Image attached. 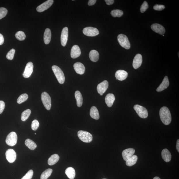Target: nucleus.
<instances>
[{
	"label": "nucleus",
	"instance_id": "nucleus-1",
	"mask_svg": "<svg viewBox=\"0 0 179 179\" xmlns=\"http://www.w3.org/2000/svg\"><path fill=\"white\" fill-rule=\"evenodd\" d=\"M159 116L163 123L165 125L169 124L171 122L172 116L169 109L167 107L161 108L159 111Z\"/></svg>",
	"mask_w": 179,
	"mask_h": 179
},
{
	"label": "nucleus",
	"instance_id": "nucleus-2",
	"mask_svg": "<svg viewBox=\"0 0 179 179\" xmlns=\"http://www.w3.org/2000/svg\"><path fill=\"white\" fill-rule=\"evenodd\" d=\"M52 69L59 82L60 84H63L65 80V77L61 69L56 66H53L52 67Z\"/></svg>",
	"mask_w": 179,
	"mask_h": 179
},
{
	"label": "nucleus",
	"instance_id": "nucleus-3",
	"mask_svg": "<svg viewBox=\"0 0 179 179\" xmlns=\"http://www.w3.org/2000/svg\"><path fill=\"white\" fill-rule=\"evenodd\" d=\"M78 136L80 139L85 143H90L93 140L92 135L87 131L80 130L78 132Z\"/></svg>",
	"mask_w": 179,
	"mask_h": 179
},
{
	"label": "nucleus",
	"instance_id": "nucleus-4",
	"mask_svg": "<svg viewBox=\"0 0 179 179\" xmlns=\"http://www.w3.org/2000/svg\"><path fill=\"white\" fill-rule=\"evenodd\" d=\"M118 40L120 46L124 48L128 49L130 48V44L128 39L125 34H120L118 36Z\"/></svg>",
	"mask_w": 179,
	"mask_h": 179
},
{
	"label": "nucleus",
	"instance_id": "nucleus-5",
	"mask_svg": "<svg viewBox=\"0 0 179 179\" xmlns=\"http://www.w3.org/2000/svg\"><path fill=\"white\" fill-rule=\"evenodd\" d=\"M134 109L140 118H147L148 112L145 107L138 105H136L134 107Z\"/></svg>",
	"mask_w": 179,
	"mask_h": 179
},
{
	"label": "nucleus",
	"instance_id": "nucleus-6",
	"mask_svg": "<svg viewBox=\"0 0 179 179\" xmlns=\"http://www.w3.org/2000/svg\"><path fill=\"white\" fill-rule=\"evenodd\" d=\"M41 99L45 107L47 110L49 111L51 109V106L50 96L47 92H44L41 95Z\"/></svg>",
	"mask_w": 179,
	"mask_h": 179
},
{
	"label": "nucleus",
	"instance_id": "nucleus-7",
	"mask_svg": "<svg viewBox=\"0 0 179 179\" xmlns=\"http://www.w3.org/2000/svg\"><path fill=\"white\" fill-rule=\"evenodd\" d=\"M17 139L18 138L16 132H12L8 134L6 137V143L9 146H14L17 144Z\"/></svg>",
	"mask_w": 179,
	"mask_h": 179
},
{
	"label": "nucleus",
	"instance_id": "nucleus-8",
	"mask_svg": "<svg viewBox=\"0 0 179 179\" xmlns=\"http://www.w3.org/2000/svg\"><path fill=\"white\" fill-rule=\"evenodd\" d=\"M83 32L85 35L89 36H96L99 34L98 29L92 27H87L84 28L83 29Z\"/></svg>",
	"mask_w": 179,
	"mask_h": 179
},
{
	"label": "nucleus",
	"instance_id": "nucleus-9",
	"mask_svg": "<svg viewBox=\"0 0 179 179\" xmlns=\"http://www.w3.org/2000/svg\"><path fill=\"white\" fill-rule=\"evenodd\" d=\"M6 159L9 162L13 163L16 159V154L15 151L12 149H9L6 151L5 153Z\"/></svg>",
	"mask_w": 179,
	"mask_h": 179
},
{
	"label": "nucleus",
	"instance_id": "nucleus-10",
	"mask_svg": "<svg viewBox=\"0 0 179 179\" xmlns=\"http://www.w3.org/2000/svg\"><path fill=\"white\" fill-rule=\"evenodd\" d=\"M34 66L33 63L31 62H28L24 72L23 75L25 78H28L33 73Z\"/></svg>",
	"mask_w": 179,
	"mask_h": 179
},
{
	"label": "nucleus",
	"instance_id": "nucleus-11",
	"mask_svg": "<svg viewBox=\"0 0 179 179\" xmlns=\"http://www.w3.org/2000/svg\"><path fill=\"white\" fill-rule=\"evenodd\" d=\"M53 0H48L44 2L36 8V10L39 12H41L48 9L53 5Z\"/></svg>",
	"mask_w": 179,
	"mask_h": 179
},
{
	"label": "nucleus",
	"instance_id": "nucleus-12",
	"mask_svg": "<svg viewBox=\"0 0 179 179\" xmlns=\"http://www.w3.org/2000/svg\"><path fill=\"white\" fill-rule=\"evenodd\" d=\"M68 36V27H65L62 29L61 35V43L62 46L65 47L67 43Z\"/></svg>",
	"mask_w": 179,
	"mask_h": 179
},
{
	"label": "nucleus",
	"instance_id": "nucleus-13",
	"mask_svg": "<svg viewBox=\"0 0 179 179\" xmlns=\"http://www.w3.org/2000/svg\"><path fill=\"white\" fill-rule=\"evenodd\" d=\"M109 87V83L107 80L103 81L101 83L99 84L97 87V90L98 93L103 94L106 92Z\"/></svg>",
	"mask_w": 179,
	"mask_h": 179
},
{
	"label": "nucleus",
	"instance_id": "nucleus-14",
	"mask_svg": "<svg viewBox=\"0 0 179 179\" xmlns=\"http://www.w3.org/2000/svg\"><path fill=\"white\" fill-rule=\"evenodd\" d=\"M135 153V150L133 148H130L125 149L122 152L123 158L125 161H126L133 156Z\"/></svg>",
	"mask_w": 179,
	"mask_h": 179
},
{
	"label": "nucleus",
	"instance_id": "nucleus-15",
	"mask_svg": "<svg viewBox=\"0 0 179 179\" xmlns=\"http://www.w3.org/2000/svg\"><path fill=\"white\" fill-rule=\"evenodd\" d=\"M152 30L157 33L163 35L165 33V29L163 26L158 24L155 23L151 26Z\"/></svg>",
	"mask_w": 179,
	"mask_h": 179
},
{
	"label": "nucleus",
	"instance_id": "nucleus-16",
	"mask_svg": "<svg viewBox=\"0 0 179 179\" xmlns=\"http://www.w3.org/2000/svg\"><path fill=\"white\" fill-rule=\"evenodd\" d=\"M81 54L80 48L77 45H75L72 47L71 51V57L72 59L78 57Z\"/></svg>",
	"mask_w": 179,
	"mask_h": 179
},
{
	"label": "nucleus",
	"instance_id": "nucleus-17",
	"mask_svg": "<svg viewBox=\"0 0 179 179\" xmlns=\"http://www.w3.org/2000/svg\"><path fill=\"white\" fill-rule=\"evenodd\" d=\"M76 72L80 75L83 74L85 72V68L84 65L81 62H77L73 66Z\"/></svg>",
	"mask_w": 179,
	"mask_h": 179
},
{
	"label": "nucleus",
	"instance_id": "nucleus-18",
	"mask_svg": "<svg viewBox=\"0 0 179 179\" xmlns=\"http://www.w3.org/2000/svg\"><path fill=\"white\" fill-rule=\"evenodd\" d=\"M128 76V73L126 71L120 70L117 71L116 73L115 77L116 79L122 81L126 79Z\"/></svg>",
	"mask_w": 179,
	"mask_h": 179
},
{
	"label": "nucleus",
	"instance_id": "nucleus-19",
	"mask_svg": "<svg viewBox=\"0 0 179 179\" xmlns=\"http://www.w3.org/2000/svg\"><path fill=\"white\" fill-rule=\"evenodd\" d=\"M142 62V57L141 55L137 54L135 55L133 62V66L134 68L137 69L141 65Z\"/></svg>",
	"mask_w": 179,
	"mask_h": 179
},
{
	"label": "nucleus",
	"instance_id": "nucleus-20",
	"mask_svg": "<svg viewBox=\"0 0 179 179\" xmlns=\"http://www.w3.org/2000/svg\"><path fill=\"white\" fill-rule=\"evenodd\" d=\"M169 85V82L168 77L166 76L164 78L162 82L157 88V91L158 92L163 91V90L166 89Z\"/></svg>",
	"mask_w": 179,
	"mask_h": 179
},
{
	"label": "nucleus",
	"instance_id": "nucleus-21",
	"mask_svg": "<svg viewBox=\"0 0 179 179\" xmlns=\"http://www.w3.org/2000/svg\"><path fill=\"white\" fill-rule=\"evenodd\" d=\"M115 100V96L113 94H109L107 95L105 99V103L109 107H112Z\"/></svg>",
	"mask_w": 179,
	"mask_h": 179
},
{
	"label": "nucleus",
	"instance_id": "nucleus-22",
	"mask_svg": "<svg viewBox=\"0 0 179 179\" xmlns=\"http://www.w3.org/2000/svg\"><path fill=\"white\" fill-rule=\"evenodd\" d=\"M161 156L165 162H169L171 161L172 155L170 152L167 149H163L161 152Z\"/></svg>",
	"mask_w": 179,
	"mask_h": 179
},
{
	"label": "nucleus",
	"instance_id": "nucleus-23",
	"mask_svg": "<svg viewBox=\"0 0 179 179\" xmlns=\"http://www.w3.org/2000/svg\"><path fill=\"white\" fill-rule=\"evenodd\" d=\"M51 36V31L50 29L47 28L45 30L44 36V40L45 44L47 45L50 42Z\"/></svg>",
	"mask_w": 179,
	"mask_h": 179
},
{
	"label": "nucleus",
	"instance_id": "nucleus-24",
	"mask_svg": "<svg viewBox=\"0 0 179 179\" xmlns=\"http://www.w3.org/2000/svg\"><path fill=\"white\" fill-rule=\"evenodd\" d=\"M90 115L93 119L98 120L100 118L99 112L97 108L95 106H93L90 111Z\"/></svg>",
	"mask_w": 179,
	"mask_h": 179
},
{
	"label": "nucleus",
	"instance_id": "nucleus-25",
	"mask_svg": "<svg viewBox=\"0 0 179 179\" xmlns=\"http://www.w3.org/2000/svg\"><path fill=\"white\" fill-rule=\"evenodd\" d=\"M89 57L92 61L96 62L98 61L99 57V54L98 51L95 50H92L90 51Z\"/></svg>",
	"mask_w": 179,
	"mask_h": 179
},
{
	"label": "nucleus",
	"instance_id": "nucleus-26",
	"mask_svg": "<svg viewBox=\"0 0 179 179\" xmlns=\"http://www.w3.org/2000/svg\"><path fill=\"white\" fill-rule=\"evenodd\" d=\"M65 173L66 176L70 179H74L76 175L74 169L72 167L67 168L66 170Z\"/></svg>",
	"mask_w": 179,
	"mask_h": 179
},
{
	"label": "nucleus",
	"instance_id": "nucleus-27",
	"mask_svg": "<svg viewBox=\"0 0 179 179\" xmlns=\"http://www.w3.org/2000/svg\"><path fill=\"white\" fill-rule=\"evenodd\" d=\"M75 96L77 101V105L79 107H81L83 103V98L80 92L77 91L75 92Z\"/></svg>",
	"mask_w": 179,
	"mask_h": 179
},
{
	"label": "nucleus",
	"instance_id": "nucleus-28",
	"mask_svg": "<svg viewBox=\"0 0 179 179\" xmlns=\"http://www.w3.org/2000/svg\"><path fill=\"white\" fill-rule=\"evenodd\" d=\"M59 157L57 154H53L51 156L48 160V163L49 165H52L55 164L59 161Z\"/></svg>",
	"mask_w": 179,
	"mask_h": 179
},
{
	"label": "nucleus",
	"instance_id": "nucleus-29",
	"mask_svg": "<svg viewBox=\"0 0 179 179\" xmlns=\"http://www.w3.org/2000/svg\"><path fill=\"white\" fill-rule=\"evenodd\" d=\"M25 144L30 149L32 150L35 149L37 147V145H36L35 142L29 139H28L26 140Z\"/></svg>",
	"mask_w": 179,
	"mask_h": 179
},
{
	"label": "nucleus",
	"instance_id": "nucleus-30",
	"mask_svg": "<svg viewBox=\"0 0 179 179\" xmlns=\"http://www.w3.org/2000/svg\"><path fill=\"white\" fill-rule=\"evenodd\" d=\"M138 160V157L136 155H134L126 161V165L128 167H131L134 165L136 163Z\"/></svg>",
	"mask_w": 179,
	"mask_h": 179
},
{
	"label": "nucleus",
	"instance_id": "nucleus-31",
	"mask_svg": "<svg viewBox=\"0 0 179 179\" xmlns=\"http://www.w3.org/2000/svg\"><path fill=\"white\" fill-rule=\"evenodd\" d=\"M53 172V170L47 169L43 172L41 176V179H47L51 176Z\"/></svg>",
	"mask_w": 179,
	"mask_h": 179
},
{
	"label": "nucleus",
	"instance_id": "nucleus-32",
	"mask_svg": "<svg viewBox=\"0 0 179 179\" xmlns=\"http://www.w3.org/2000/svg\"><path fill=\"white\" fill-rule=\"evenodd\" d=\"M31 111L30 109H27L24 111L22 113L21 116V120L23 122L25 121L29 118L30 115H31Z\"/></svg>",
	"mask_w": 179,
	"mask_h": 179
},
{
	"label": "nucleus",
	"instance_id": "nucleus-33",
	"mask_svg": "<svg viewBox=\"0 0 179 179\" xmlns=\"http://www.w3.org/2000/svg\"><path fill=\"white\" fill-rule=\"evenodd\" d=\"M28 98V96L27 94H22L17 99V102L18 104H21V103L26 101Z\"/></svg>",
	"mask_w": 179,
	"mask_h": 179
},
{
	"label": "nucleus",
	"instance_id": "nucleus-34",
	"mask_svg": "<svg viewBox=\"0 0 179 179\" xmlns=\"http://www.w3.org/2000/svg\"><path fill=\"white\" fill-rule=\"evenodd\" d=\"M123 14V12L122 10L118 9L113 10L111 12L112 16L114 17H121Z\"/></svg>",
	"mask_w": 179,
	"mask_h": 179
},
{
	"label": "nucleus",
	"instance_id": "nucleus-35",
	"mask_svg": "<svg viewBox=\"0 0 179 179\" xmlns=\"http://www.w3.org/2000/svg\"><path fill=\"white\" fill-rule=\"evenodd\" d=\"M26 36L24 32L22 31L17 32L16 34V37L17 39L20 41L24 40L25 39Z\"/></svg>",
	"mask_w": 179,
	"mask_h": 179
},
{
	"label": "nucleus",
	"instance_id": "nucleus-36",
	"mask_svg": "<svg viewBox=\"0 0 179 179\" xmlns=\"http://www.w3.org/2000/svg\"><path fill=\"white\" fill-rule=\"evenodd\" d=\"M15 52H16V50L15 49H11L6 55V57L7 59L10 60H12L14 59Z\"/></svg>",
	"mask_w": 179,
	"mask_h": 179
},
{
	"label": "nucleus",
	"instance_id": "nucleus-37",
	"mask_svg": "<svg viewBox=\"0 0 179 179\" xmlns=\"http://www.w3.org/2000/svg\"><path fill=\"white\" fill-rule=\"evenodd\" d=\"M8 11L4 7L0 8V20L5 17L7 14Z\"/></svg>",
	"mask_w": 179,
	"mask_h": 179
},
{
	"label": "nucleus",
	"instance_id": "nucleus-38",
	"mask_svg": "<svg viewBox=\"0 0 179 179\" xmlns=\"http://www.w3.org/2000/svg\"><path fill=\"white\" fill-rule=\"evenodd\" d=\"M39 126V123L38 120H34L32 122L31 124V128L32 130L36 131L38 128Z\"/></svg>",
	"mask_w": 179,
	"mask_h": 179
},
{
	"label": "nucleus",
	"instance_id": "nucleus-39",
	"mask_svg": "<svg viewBox=\"0 0 179 179\" xmlns=\"http://www.w3.org/2000/svg\"><path fill=\"white\" fill-rule=\"evenodd\" d=\"M33 170H30L21 179H31L33 176Z\"/></svg>",
	"mask_w": 179,
	"mask_h": 179
},
{
	"label": "nucleus",
	"instance_id": "nucleus-40",
	"mask_svg": "<svg viewBox=\"0 0 179 179\" xmlns=\"http://www.w3.org/2000/svg\"><path fill=\"white\" fill-rule=\"evenodd\" d=\"M149 6L148 4L146 1L144 2L142 4L140 8V11L142 13L145 12L147 9L148 8Z\"/></svg>",
	"mask_w": 179,
	"mask_h": 179
},
{
	"label": "nucleus",
	"instance_id": "nucleus-41",
	"mask_svg": "<svg viewBox=\"0 0 179 179\" xmlns=\"http://www.w3.org/2000/svg\"><path fill=\"white\" fill-rule=\"evenodd\" d=\"M165 6L163 5H158V4H156L155 5L154 7V9L156 10L157 11H161L164 9L165 8Z\"/></svg>",
	"mask_w": 179,
	"mask_h": 179
},
{
	"label": "nucleus",
	"instance_id": "nucleus-42",
	"mask_svg": "<svg viewBox=\"0 0 179 179\" xmlns=\"http://www.w3.org/2000/svg\"><path fill=\"white\" fill-rule=\"evenodd\" d=\"M5 107V103L3 101H0V114L3 113Z\"/></svg>",
	"mask_w": 179,
	"mask_h": 179
},
{
	"label": "nucleus",
	"instance_id": "nucleus-43",
	"mask_svg": "<svg viewBox=\"0 0 179 179\" xmlns=\"http://www.w3.org/2000/svg\"><path fill=\"white\" fill-rule=\"evenodd\" d=\"M97 1L96 0H89L88 3V5L89 6H92L95 4Z\"/></svg>",
	"mask_w": 179,
	"mask_h": 179
},
{
	"label": "nucleus",
	"instance_id": "nucleus-44",
	"mask_svg": "<svg viewBox=\"0 0 179 179\" xmlns=\"http://www.w3.org/2000/svg\"><path fill=\"white\" fill-rule=\"evenodd\" d=\"M105 1L108 5H111L113 4L115 1L113 0H105Z\"/></svg>",
	"mask_w": 179,
	"mask_h": 179
},
{
	"label": "nucleus",
	"instance_id": "nucleus-45",
	"mask_svg": "<svg viewBox=\"0 0 179 179\" xmlns=\"http://www.w3.org/2000/svg\"><path fill=\"white\" fill-rule=\"evenodd\" d=\"M4 42V38L3 34H0V45L3 44Z\"/></svg>",
	"mask_w": 179,
	"mask_h": 179
},
{
	"label": "nucleus",
	"instance_id": "nucleus-46",
	"mask_svg": "<svg viewBox=\"0 0 179 179\" xmlns=\"http://www.w3.org/2000/svg\"><path fill=\"white\" fill-rule=\"evenodd\" d=\"M176 148L178 152H179V139H178L177 141L176 145Z\"/></svg>",
	"mask_w": 179,
	"mask_h": 179
},
{
	"label": "nucleus",
	"instance_id": "nucleus-47",
	"mask_svg": "<svg viewBox=\"0 0 179 179\" xmlns=\"http://www.w3.org/2000/svg\"><path fill=\"white\" fill-rule=\"evenodd\" d=\"M153 179H161V178L158 177H155L153 178Z\"/></svg>",
	"mask_w": 179,
	"mask_h": 179
},
{
	"label": "nucleus",
	"instance_id": "nucleus-48",
	"mask_svg": "<svg viewBox=\"0 0 179 179\" xmlns=\"http://www.w3.org/2000/svg\"><path fill=\"white\" fill-rule=\"evenodd\" d=\"M107 179L103 178V179Z\"/></svg>",
	"mask_w": 179,
	"mask_h": 179
}]
</instances>
